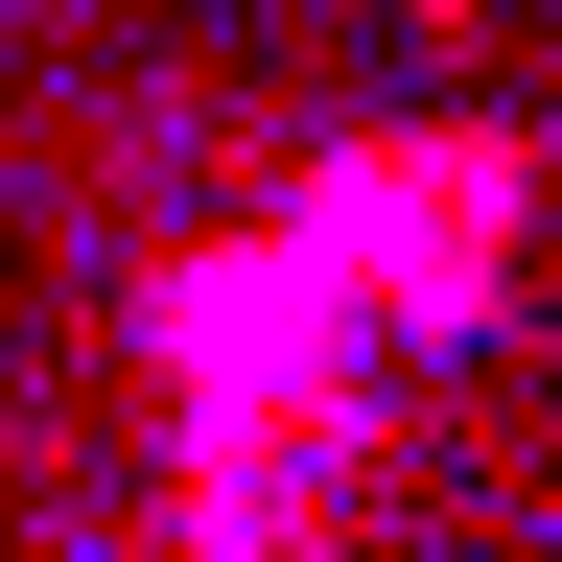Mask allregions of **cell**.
<instances>
[{"instance_id":"6da1fadb","label":"cell","mask_w":562,"mask_h":562,"mask_svg":"<svg viewBox=\"0 0 562 562\" xmlns=\"http://www.w3.org/2000/svg\"><path fill=\"white\" fill-rule=\"evenodd\" d=\"M375 305L328 281L305 211H258L235 258H165L140 281V375H165V539L188 562H305V516L375 446Z\"/></svg>"},{"instance_id":"7a4b0ae2","label":"cell","mask_w":562,"mask_h":562,"mask_svg":"<svg viewBox=\"0 0 562 562\" xmlns=\"http://www.w3.org/2000/svg\"><path fill=\"white\" fill-rule=\"evenodd\" d=\"M281 211L328 235V281H351L398 351H469L492 281H516V235H539V165H516V140H469V117H422V140H328Z\"/></svg>"}]
</instances>
